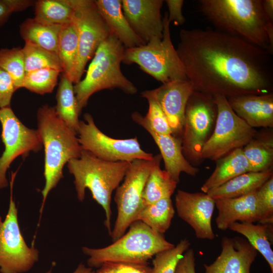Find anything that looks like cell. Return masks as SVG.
<instances>
[{"mask_svg":"<svg viewBox=\"0 0 273 273\" xmlns=\"http://www.w3.org/2000/svg\"><path fill=\"white\" fill-rule=\"evenodd\" d=\"M52 269H50L49 270V271H48L47 272H45V273H52Z\"/></svg>","mask_w":273,"mask_h":273,"instance_id":"obj_46","label":"cell"},{"mask_svg":"<svg viewBox=\"0 0 273 273\" xmlns=\"http://www.w3.org/2000/svg\"><path fill=\"white\" fill-rule=\"evenodd\" d=\"M221 251L210 265L204 264L205 273H250L257 251L243 237L221 239Z\"/></svg>","mask_w":273,"mask_h":273,"instance_id":"obj_18","label":"cell"},{"mask_svg":"<svg viewBox=\"0 0 273 273\" xmlns=\"http://www.w3.org/2000/svg\"><path fill=\"white\" fill-rule=\"evenodd\" d=\"M70 2L74 10L73 22L77 28L78 39L77 56L70 80L76 84L81 80L87 63L110 33L95 1Z\"/></svg>","mask_w":273,"mask_h":273,"instance_id":"obj_12","label":"cell"},{"mask_svg":"<svg viewBox=\"0 0 273 273\" xmlns=\"http://www.w3.org/2000/svg\"><path fill=\"white\" fill-rule=\"evenodd\" d=\"M95 273H152V267L148 263L106 262Z\"/></svg>","mask_w":273,"mask_h":273,"instance_id":"obj_39","label":"cell"},{"mask_svg":"<svg viewBox=\"0 0 273 273\" xmlns=\"http://www.w3.org/2000/svg\"><path fill=\"white\" fill-rule=\"evenodd\" d=\"M162 159L160 154L151 160L135 159L130 162L123 179L116 189L114 201L117 215L111 237L115 241L136 220L143 207L142 196L147 180L153 167Z\"/></svg>","mask_w":273,"mask_h":273,"instance_id":"obj_8","label":"cell"},{"mask_svg":"<svg viewBox=\"0 0 273 273\" xmlns=\"http://www.w3.org/2000/svg\"><path fill=\"white\" fill-rule=\"evenodd\" d=\"M109 30L110 36L119 40L125 49L145 44L131 28L123 13L121 0L95 1Z\"/></svg>","mask_w":273,"mask_h":273,"instance_id":"obj_21","label":"cell"},{"mask_svg":"<svg viewBox=\"0 0 273 273\" xmlns=\"http://www.w3.org/2000/svg\"><path fill=\"white\" fill-rule=\"evenodd\" d=\"M12 173L11 196L6 216H0V272L23 273L29 271L37 261L39 252L29 247L21 232L18 210L13 198L12 189L16 175Z\"/></svg>","mask_w":273,"mask_h":273,"instance_id":"obj_11","label":"cell"},{"mask_svg":"<svg viewBox=\"0 0 273 273\" xmlns=\"http://www.w3.org/2000/svg\"><path fill=\"white\" fill-rule=\"evenodd\" d=\"M129 164L125 161H104L83 150L78 158L71 159L67 163L69 172L74 178L78 199L83 201L85 190L90 191L93 198L104 209V224L109 235L112 231V194L123 180Z\"/></svg>","mask_w":273,"mask_h":273,"instance_id":"obj_4","label":"cell"},{"mask_svg":"<svg viewBox=\"0 0 273 273\" xmlns=\"http://www.w3.org/2000/svg\"><path fill=\"white\" fill-rule=\"evenodd\" d=\"M73 82L62 73L56 94L57 104L55 107L59 118L76 132L80 120V111L74 90Z\"/></svg>","mask_w":273,"mask_h":273,"instance_id":"obj_27","label":"cell"},{"mask_svg":"<svg viewBox=\"0 0 273 273\" xmlns=\"http://www.w3.org/2000/svg\"><path fill=\"white\" fill-rule=\"evenodd\" d=\"M175 210L171 198H164L143 206L136 220H140L153 231L163 234L169 228Z\"/></svg>","mask_w":273,"mask_h":273,"instance_id":"obj_28","label":"cell"},{"mask_svg":"<svg viewBox=\"0 0 273 273\" xmlns=\"http://www.w3.org/2000/svg\"><path fill=\"white\" fill-rule=\"evenodd\" d=\"M213 98L217 116L201 156L203 159L216 161L236 149L243 148L256 135V131L235 113L224 96L217 95Z\"/></svg>","mask_w":273,"mask_h":273,"instance_id":"obj_9","label":"cell"},{"mask_svg":"<svg viewBox=\"0 0 273 273\" xmlns=\"http://www.w3.org/2000/svg\"><path fill=\"white\" fill-rule=\"evenodd\" d=\"M194 90L189 80H177L154 89L143 91L141 96L151 97L157 101L166 117L172 134L176 136L181 135L186 105Z\"/></svg>","mask_w":273,"mask_h":273,"instance_id":"obj_16","label":"cell"},{"mask_svg":"<svg viewBox=\"0 0 273 273\" xmlns=\"http://www.w3.org/2000/svg\"><path fill=\"white\" fill-rule=\"evenodd\" d=\"M35 2L32 0H0V27L13 13L22 12L34 6Z\"/></svg>","mask_w":273,"mask_h":273,"instance_id":"obj_40","label":"cell"},{"mask_svg":"<svg viewBox=\"0 0 273 273\" xmlns=\"http://www.w3.org/2000/svg\"><path fill=\"white\" fill-rule=\"evenodd\" d=\"M262 6L267 20L269 23H273V1L263 0Z\"/></svg>","mask_w":273,"mask_h":273,"instance_id":"obj_44","label":"cell"},{"mask_svg":"<svg viewBox=\"0 0 273 273\" xmlns=\"http://www.w3.org/2000/svg\"><path fill=\"white\" fill-rule=\"evenodd\" d=\"M256 191L237 198L214 200L218 210L215 218L217 228L225 231L239 221L259 222L262 213Z\"/></svg>","mask_w":273,"mask_h":273,"instance_id":"obj_19","label":"cell"},{"mask_svg":"<svg viewBox=\"0 0 273 273\" xmlns=\"http://www.w3.org/2000/svg\"><path fill=\"white\" fill-rule=\"evenodd\" d=\"M229 229L244 236L263 256L270 267L271 273H273V251L271 248L272 224L235 222L230 226Z\"/></svg>","mask_w":273,"mask_h":273,"instance_id":"obj_25","label":"cell"},{"mask_svg":"<svg viewBox=\"0 0 273 273\" xmlns=\"http://www.w3.org/2000/svg\"><path fill=\"white\" fill-rule=\"evenodd\" d=\"M149 104L148 110L145 116L135 112L132 113V120L145 129H150L161 134H172V131L166 117L159 104L152 98L147 97Z\"/></svg>","mask_w":273,"mask_h":273,"instance_id":"obj_34","label":"cell"},{"mask_svg":"<svg viewBox=\"0 0 273 273\" xmlns=\"http://www.w3.org/2000/svg\"><path fill=\"white\" fill-rule=\"evenodd\" d=\"M216 161L215 169L201 188L203 193H207L239 175L252 172L242 148L236 149Z\"/></svg>","mask_w":273,"mask_h":273,"instance_id":"obj_23","label":"cell"},{"mask_svg":"<svg viewBox=\"0 0 273 273\" xmlns=\"http://www.w3.org/2000/svg\"><path fill=\"white\" fill-rule=\"evenodd\" d=\"M62 26L27 18L20 25L19 33L25 42L35 44L58 55V40Z\"/></svg>","mask_w":273,"mask_h":273,"instance_id":"obj_26","label":"cell"},{"mask_svg":"<svg viewBox=\"0 0 273 273\" xmlns=\"http://www.w3.org/2000/svg\"><path fill=\"white\" fill-rule=\"evenodd\" d=\"M125 48L116 38L110 36L97 50L84 78L74 85L79 109L81 112L89 98L105 89L118 88L126 94L133 95L138 89L122 73Z\"/></svg>","mask_w":273,"mask_h":273,"instance_id":"obj_6","label":"cell"},{"mask_svg":"<svg viewBox=\"0 0 273 273\" xmlns=\"http://www.w3.org/2000/svg\"><path fill=\"white\" fill-rule=\"evenodd\" d=\"M162 0H122L123 13L131 28L146 44L163 38Z\"/></svg>","mask_w":273,"mask_h":273,"instance_id":"obj_17","label":"cell"},{"mask_svg":"<svg viewBox=\"0 0 273 273\" xmlns=\"http://www.w3.org/2000/svg\"><path fill=\"white\" fill-rule=\"evenodd\" d=\"M255 136L242 148L252 171H263L271 168L273 162L272 134L258 138Z\"/></svg>","mask_w":273,"mask_h":273,"instance_id":"obj_31","label":"cell"},{"mask_svg":"<svg viewBox=\"0 0 273 273\" xmlns=\"http://www.w3.org/2000/svg\"><path fill=\"white\" fill-rule=\"evenodd\" d=\"M25 72L42 68H52L63 73L58 54L35 44L25 42L22 48Z\"/></svg>","mask_w":273,"mask_h":273,"instance_id":"obj_33","label":"cell"},{"mask_svg":"<svg viewBox=\"0 0 273 273\" xmlns=\"http://www.w3.org/2000/svg\"><path fill=\"white\" fill-rule=\"evenodd\" d=\"M73 273H95V271H93L92 268L80 263Z\"/></svg>","mask_w":273,"mask_h":273,"instance_id":"obj_45","label":"cell"},{"mask_svg":"<svg viewBox=\"0 0 273 273\" xmlns=\"http://www.w3.org/2000/svg\"><path fill=\"white\" fill-rule=\"evenodd\" d=\"M151 135L160 150L164 163V170L177 183L181 172L195 176L199 170L185 158L182 149L181 140L172 134L156 133L146 129Z\"/></svg>","mask_w":273,"mask_h":273,"instance_id":"obj_22","label":"cell"},{"mask_svg":"<svg viewBox=\"0 0 273 273\" xmlns=\"http://www.w3.org/2000/svg\"><path fill=\"white\" fill-rule=\"evenodd\" d=\"M1 137L5 150L0 157V189L8 186L6 173L18 157H26L30 152H37L43 147L37 129L26 126L11 107L0 109Z\"/></svg>","mask_w":273,"mask_h":273,"instance_id":"obj_14","label":"cell"},{"mask_svg":"<svg viewBox=\"0 0 273 273\" xmlns=\"http://www.w3.org/2000/svg\"><path fill=\"white\" fill-rule=\"evenodd\" d=\"M262 218L259 223H273V176L264 183L257 191Z\"/></svg>","mask_w":273,"mask_h":273,"instance_id":"obj_38","label":"cell"},{"mask_svg":"<svg viewBox=\"0 0 273 273\" xmlns=\"http://www.w3.org/2000/svg\"><path fill=\"white\" fill-rule=\"evenodd\" d=\"M78 46V34L75 24L72 22L62 25L58 36V56L63 73L70 80L77 59Z\"/></svg>","mask_w":273,"mask_h":273,"instance_id":"obj_32","label":"cell"},{"mask_svg":"<svg viewBox=\"0 0 273 273\" xmlns=\"http://www.w3.org/2000/svg\"><path fill=\"white\" fill-rule=\"evenodd\" d=\"M161 40L125 49L122 63L136 64L144 72L165 84L177 80H188L184 66L173 47L167 12L163 18Z\"/></svg>","mask_w":273,"mask_h":273,"instance_id":"obj_7","label":"cell"},{"mask_svg":"<svg viewBox=\"0 0 273 273\" xmlns=\"http://www.w3.org/2000/svg\"><path fill=\"white\" fill-rule=\"evenodd\" d=\"M188 239H181L173 248L156 254L152 260V273H175L176 265L190 248Z\"/></svg>","mask_w":273,"mask_h":273,"instance_id":"obj_37","label":"cell"},{"mask_svg":"<svg viewBox=\"0 0 273 273\" xmlns=\"http://www.w3.org/2000/svg\"><path fill=\"white\" fill-rule=\"evenodd\" d=\"M60 73L52 68H42L27 72L22 87L39 95L51 93L58 83Z\"/></svg>","mask_w":273,"mask_h":273,"instance_id":"obj_35","label":"cell"},{"mask_svg":"<svg viewBox=\"0 0 273 273\" xmlns=\"http://www.w3.org/2000/svg\"><path fill=\"white\" fill-rule=\"evenodd\" d=\"M128 232L110 245L101 248L83 247L88 256L89 267L99 268L106 262L148 263L156 254L173 248L163 234L152 230L140 220L133 221Z\"/></svg>","mask_w":273,"mask_h":273,"instance_id":"obj_5","label":"cell"},{"mask_svg":"<svg viewBox=\"0 0 273 273\" xmlns=\"http://www.w3.org/2000/svg\"><path fill=\"white\" fill-rule=\"evenodd\" d=\"M217 113L213 96L194 90L186 105L181 139L183 154L190 163L203 160L202 150L212 134Z\"/></svg>","mask_w":273,"mask_h":273,"instance_id":"obj_10","label":"cell"},{"mask_svg":"<svg viewBox=\"0 0 273 273\" xmlns=\"http://www.w3.org/2000/svg\"><path fill=\"white\" fill-rule=\"evenodd\" d=\"M0 68L10 75L17 90L22 88L26 73L22 48L0 49Z\"/></svg>","mask_w":273,"mask_h":273,"instance_id":"obj_36","label":"cell"},{"mask_svg":"<svg viewBox=\"0 0 273 273\" xmlns=\"http://www.w3.org/2000/svg\"><path fill=\"white\" fill-rule=\"evenodd\" d=\"M80 120L77 132L83 150L108 162H131L135 159L151 160L152 154L144 151L137 136L126 139H114L105 134L96 126L92 116L86 113Z\"/></svg>","mask_w":273,"mask_h":273,"instance_id":"obj_13","label":"cell"},{"mask_svg":"<svg viewBox=\"0 0 273 273\" xmlns=\"http://www.w3.org/2000/svg\"><path fill=\"white\" fill-rule=\"evenodd\" d=\"M34 6L33 18L38 21L60 25L73 22L74 10L70 0H38Z\"/></svg>","mask_w":273,"mask_h":273,"instance_id":"obj_29","label":"cell"},{"mask_svg":"<svg viewBox=\"0 0 273 273\" xmlns=\"http://www.w3.org/2000/svg\"><path fill=\"white\" fill-rule=\"evenodd\" d=\"M165 2L168 10L167 14L169 22H173L176 25L184 24L186 19L182 12L184 1L166 0Z\"/></svg>","mask_w":273,"mask_h":273,"instance_id":"obj_42","label":"cell"},{"mask_svg":"<svg viewBox=\"0 0 273 273\" xmlns=\"http://www.w3.org/2000/svg\"><path fill=\"white\" fill-rule=\"evenodd\" d=\"M16 90L12 77L0 68V109L11 107V99Z\"/></svg>","mask_w":273,"mask_h":273,"instance_id":"obj_41","label":"cell"},{"mask_svg":"<svg viewBox=\"0 0 273 273\" xmlns=\"http://www.w3.org/2000/svg\"><path fill=\"white\" fill-rule=\"evenodd\" d=\"M158 163L152 170L146 183L142 199L143 206L164 198H171L177 183Z\"/></svg>","mask_w":273,"mask_h":273,"instance_id":"obj_30","label":"cell"},{"mask_svg":"<svg viewBox=\"0 0 273 273\" xmlns=\"http://www.w3.org/2000/svg\"><path fill=\"white\" fill-rule=\"evenodd\" d=\"M178 216L194 230L198 239L213 240L211 225L215 200L207 193H189L178 190L175 197Z\"/></svg>","mask_w":273,"mask_h":273,"instance_id":"obj_15","label":"cell"},{"mask_svg":"<svg viewBox=\"0 0 273 273\" xmlns=\"http://www.w3.org/2000/svg\"><path fill=\"white\" fill-rule=\"evenodd\" d=\"M272 176V168L263 171L246 172L209 191L207 194L214 200L239 197L257 190Z\"/></svg>","mask_w":273,"mask_h":273,"instance_id":"obj_24","label":"cell"},{"mask_svg":"<svg viewBox=\"0 0 273 273\" xmlns=\"http://www.w3.org/2000/svg\"><path fill=\"white\" fill-rule=\"evenodd\" d=\"M175 273H196L194 250L189 248L179 260Z\"/></svg>","mask_w":273,"mask_h":273,"instance_id":"obj_43","label":"cell"},{"mask_svg":"<svg viewBox=\"0 0 273 273\" xmlns=\"http://www.w3.org/2000/svg\"><path fill=\"white\" fill-rule=\"evenodd\" d=\"M235 112L250 126L273 127V94H252L227 99Z\"/></svg>","mask_w":273,"mask_h":273,"instance_id":"obj_20","label":"cell"},{"mask_svg":"<svg viewBox=\"0 0 273 273\" xmlns=\"http://www.w3.org/2000/svg\"><path fill=\"white\" fill-rule=\"evenodd\" d=\"M37 129L44 151V187L40 213L50 193L63 177L64 165L78 158L82 149L77 132L58 116L55 107L44 104L37 112Z\"/></svg>","mask_w":273,"mask_h":273,"instance_id":"obj_3","label":"cell"},{"mask_svg":"<svg viewBox=\"0 0 273 273\" xmlns=\"http://www.w3.org/2000/svg\"><path fill=\"white\" fill-rule=\"evenodd\" d=\"M176 49L195 90L226 99L271 93L272 55L211 29H181Z\"/></svg>","mask_w":273,"mask_h":273,"instance_id":"obj_1","label":"cell"},{"mask_svg":"<svg viewBox=\"0 0 273 273\" xmlns=\"http://www.w3.org/2000/svg\"><path fill=\"white\" fill-rule=\"evenodd\" d=\"M200 11L217 30L239 37L271 54L268 30L273 28L262 0H201Z\"/></svg>","mask_w":273,"mask_h":273,"instance_id":"obj_2","label":"cell"}]
</instances>
